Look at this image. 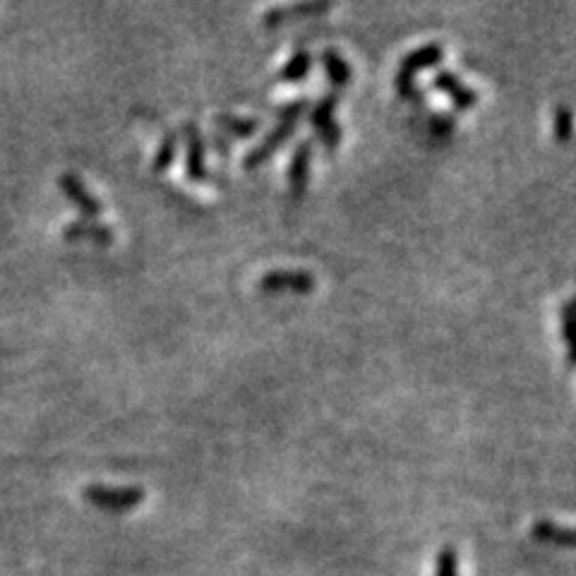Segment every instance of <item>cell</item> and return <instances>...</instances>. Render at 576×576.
<instances>
[{"instance_id":"1","label":"cell","mask_w":576,"mask_h":576,"mask_svg":"<svg viewBox=\"0 0 576 576\" xmlns=\"http://www.w3.org/2000/svg\"><path fill=\"white\" fill-rule=\"evenodd\" d=\"M444 58V46L440 41H428V44L413 48L408 51L404 58H401L399 68H396L394 75V87L396 92L401 96H416L418 87H416V72L432 68Z\"/></svg>"},{"instance_id":"2","label":"cell","mask_w":576,"mask_h":576,"mask_svg":"<svg viewBox=\"0 0 576 576\" xmlns=\"http://www.w3.org/2000/svg\"><path fill=\"white\" fill-rule=\"evenodd\" d=\"M84 500L94 507L106 509V512H125V509L137 507L144 500V490L137 485L128 488H108V485H87L84 488Z\"/></svg>"},{"instance_id":"3","label":"cell","mask_w":576,"mask_h":576,"mask_svg":"<svg viewBox=\"0 0 576 576\" xmlns=\"http://www.w3.org/2000/svg\"><path fill=\"white\" fill-rule=\"evenodd\" d=\"M339 104V96L334 92H327L320 96L315 106L310 108V125L315 130V135L320 137V142L327 149H334L341 142V125L336 123L334 111Z\"/></svg>"},{"instance_id":"4","label":"cell","mask_w":576,"mask_h":576,"mask_svg":"<svg viewBox=\"0 0 576 576\" xmlns=\"http://www.w3.org/2000/svg\"><path fill=\"white\" fill-rule=\"evenodd\" d=\"M58 188L63 190V195L68 197V200L75 204V207L82 212V216H87V219H99V214L104 212V204H101L99 197L87 188V183H84L75 171L60 173Z\"/></svg>"},{"instance_id":"5","label":"cell","mask_w":576,"mask_h":576,"mask_svg":"<svg viewBox=\"0 0 576 576\" xmlns=\"http://www.w3.org/2000/svg\"><path fill=\"white\" fill-rule=\"evenodd\" d=\"M257 286L269 293H310L315 288V276L308 269H272V272L260 276Z\"/></svg>"},{"instance_id":"6","label":"cell","mask_w":576,"mask_h":576,"mask_svg":"<svg viewBox=\"0 0 576 576\" xmlns=\"http://www.w3.org/2000/svg\"><path fill=\"white\" fill-rule=\"evenodd\" d=\"M296 125L298 123H288V120H279V125L269 130L267 135H264L262 140L257 142L255 147H252L250 152L243 156V166L245 168H255V166L264 164V161H267L269 156H272L276 149L281 147V144L291 140V135L296 132Z\"/></svg>"},{"instance_id":"7","label":"cell","mask_w":576,"mask_h":576,"mask_svg":"<svg viewBox=\"0 0 576 576\" xmlns=\"http://www.w3.org/2000/svg\"><path fill=\"white\" fill-rule=\"evenodd\" d=\"M185 140V173L190 180H207V161H204V135L195 123H183Z\"/></svg>"},{"instance_id":"8","label":"cell","mask_w":576,"mask_h":576,"mask_svg":"<svg viewBox=\"0 0 576 576\" xmlns=\"http://www.w3.org/2000/svg\"><path fill=\"white\" fill-rule=\"evenodd\" d=\"M432 84H435L437 89H442L444 94H449L452 104L456 108H461V111H464V108L476 106L478 92L473 87H468V84L461 80L454 70H447V68L437 70L435 77H432Z\"/></svg>"},{"instance_id":"9","label":"cell","mask_w":576,"mask_h":576,"mask_svg":"<svg viewBox=\"0 0 576 576\" xmlns=\"http://www.w3.org/2000/svg\"><path fill=\"white\" fill-rule=\"evenodd\" d=\"M63 238L65 240H92V243L108 245V243H113V228L99 219H87V216H80V219H72L63 226Z\"/></svg>"},{"instance_id":"10","label":"cell","mask_w":576,"mask_h":576,"mask_svg":"<svg viewBox=\"0 0 576 576\" xmlns=\"http://www.w3.org/2000/svg\"><path fill=\"white\" fill-rule=\"evenodd\" d=\"M310 164H312V142L310 140H300L293 149L291 161H288V185L291 190L300 195L310 183Z\"/></svg>"},{"instance_id":"11","label":"cell","mask_w":576,"mask_h":576,"mask_svg":"<svg viewBox=\"0 0 576 576\" xmlns=\"http://www.w3.org/2000/svg\"><path fill=\"white\" fill-rule=\"evenodd\" d=\"M320 60H322L324 72H327L329 82H332L334 87H346V84L351 82L353 68H351V63H348V60L344 58V53L339 51V48L327 46L320 53Z\"/></svg>"},{"instance_id":"12","label":"cell","mask_w":576,"mask_h":576,"mask_svg":"<svg viewBox=\"0 0 576 576\" xmlns=\"http://www.w3.org/2000/svg\"><path fill=\"white\" fill-rule=\"evenodd\" d=\"M329 10V3H298V5H276V8H269L264 12L262 22L267 27H276V24L288 22V17L296 15H317V12Z\"/></svg>"},{"instance_id":"13","label":"cell","mask_w":576,"mask_h":576,"mask_svg":"<svg viewBox=\"0 0 576 576\" xmlns=\"http://www.w3.org/2000/svg\"><path fill=\"white\" fill-rule=\"evenodd\" d=\"M216 125H219L221 130H224V135L228 137H250L255 135L257 130H260V120L257 118H250V116H238V113H216L214 116Z\"/></svg>"},{"instance_id":"14","label":"cell","mask_w":576,"mask_h":576,"mask_svg":"<svg viewBox=\"0 0 576 576\" xmlns=\"http://www.w3.org/2000/svg\"><path fill=\"white\" fill-rule=\"evenodd\" d=\"M531 536L543 543H555L564 545V548H572L574 545V531L569 526H560L555 521H536L531 526Z\"/></svg>"},{"instance_id":"15","label":"cell","mask_w":576,"mask_h":576,"mask_svg":"<svg viewBox=\"0 0 576 576\" xmlns=\"http://www.w3.org/2000/svg\"><path fill=\"white\" fill-rule=\"evenodd\" d=\"M312 70V53L310 51H296L291 58L286 60L284 68L276 72V80L279 82H303Z\"/></svg>"},{"instance_id":"16","label":"cell","mask_w":576,"mask_h":576,"mask_svg":"<svg viewBox=\"0 0 576 576\" xmlns=\"http://www.w3.org/2000/svg\"><path fill=\"white\" fill-rule=\"evenodd\" d=\"M178 142H180V132L166 130V135L161 137L159 147H156V152H154V159H152L154 171H166V168L173 164V159H176V154H178Z\"/></svg>"},{"instance_id":"17","label":"cell","mask_w":576,"mask_h":576,"mask_svg":"<svg viewBox=\"0 0 576 576\" xmlns=\"http://www.w3.org/2000/svg\"><path fill=\"white\" fill-rule=\"evenodd\" d=\"M552 137L557 142H569L572 137V108L557 104L552 108Z\"/></svg>"},{"instance_id":"18","label":"cell","mask_w":576,"mask_h":576,"mask_svg":"<svg viewBox=\"0 0 576 576\" xmlns=\"http://www.w3.org/2000/svg\"><path fill=\"white\" fill-rule=\"evenodd\" d=\"M560 320H562V339L567 344V363L569 368L574 365V339H572V327H574V303L572 300H564L562 310H560Z\"/></svg>"},{"instance_id":"19","label":"cell","mask_w":576,"mask_h":576,"mask_svg":"<svg viewBox=\"0 0 576 576\" xmlns=\"http://www.w3.org/2000/svg\"><path fill=\"white\" fill-rule=\"evenodd\" d=\"M435 576H459V557L454 548H442L435 560Z\"/></svg>"},{"instance_id":"20","label":"cell","mask_w":576,"mask_h":576,"mask_svg":"<svg viewBox=\"0 0 576 576\" xmlns=\"http://www.w3.org/2000/svg\"><path fill=\"white\" fill-rule=\"evenodd\" d=\"M305 111H308V99H296V101H288V104L284 106H279L276 116H279V120H288V123H298V118L303 116Z\"/></svg>"},{"instance_id":"21","label":"cell","mask_w":576,"mask_h":576,"mask_svg":"<svg viewBox=\"0 0 576 576\" xmlns=\"http://www.w3.org/2000/svg\"><path fill=\"white\" fill-rule=\"evenodd\" d=\"M452 125V118H449L447 113H435V116H432V128H435V132L452 130Z\"/></svg>"}]
</instances>
